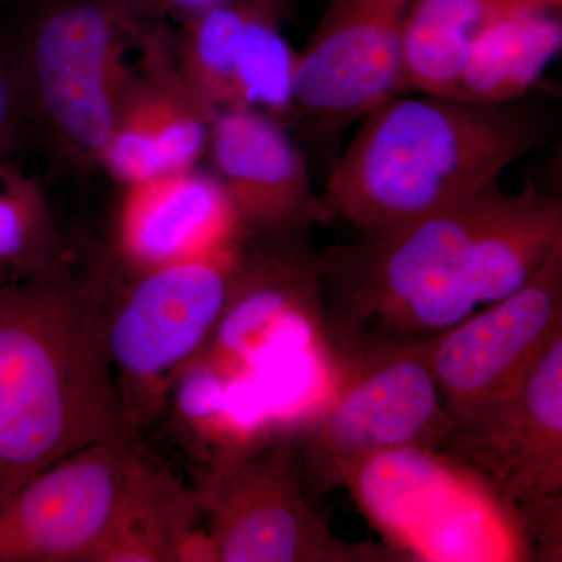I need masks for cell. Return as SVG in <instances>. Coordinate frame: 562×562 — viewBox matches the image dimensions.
<instances>
[{
  "instance_id": "1",
  "label": "cell",
  "mask_w": 562,
  "mask_h": 562,
  "mask_svg": "<svg viewBox=\"0 0 562 562\" xmlns=\"http://www.w3.org/2000/svg\"><path fill=\"white\" fill-rule=\"evenodd\" d=\"M109 324L94 277L0 286V502L70 454L132 438Z\"/></svg>"
},
{
  "instance_id": "2",
  "label": "cell",
  "mask_w": 562,
  "mask_h": 562,
  "mask_svg": "<svg viewBox=\"0 0 562 562\" xmlns=\"http://www.w3.org/2000/svg\"><path fill=\"white\" fill-rule=\"evenodd\" d=\"M501 181L413 220L319 250L317 335L338 357L431 341L501 301L486 236Z\"/></svg>"
},
{
  "instance_id": "3",
  "label": "cell",
  "mask_w": 562,
  "mask_h": 562,
  "mask_svg": "<svg viewBox=\"0 0 562 562\" xmlns=\"http://www.w3.org/2000/svg\"><path fill=\"white\" fill-rule=\"evenodd\" d=\"M549 135V114L531 95L479 103L402 92L358 122L328 166L322 199L358 231L397 224L501 181Z\"/></svg>"
},
{
  "instance_id": "4",
  "label": "cell",
  "mask_w": 562,
  "mask_h": 562,
  "mask_svg": "<svg viewBox=\"0 0 562 562\" xmlns=\"http://www.w3.org/2000/svg\"><path fill=\"white\" fill-rule=\"evenodd\" d=\"M165 16L155 0H43L11 52L31 117L81 161L99 165L138 46Z\"/></svg>"
},
{
  "instance_id": "5",
  "label": "cell",
  "mask_w": 562,
  "mask_h": 562,
  "mask_svg": "<svg viewBox=\"0 0 562 562\" xmlns=\"http://www.w3.org/2000/svg\"><path fill=\"white\" fill-rule=\"evenodd\" d=\"M431 341L339 358L335 395L295 435L314 490L339 486L351 469L391 450H449L457 427L432 375Z\"/></svg>"
},
{
  "instance_id": "6",
  "label": "cell",
  "mask_w": 562,
  "mask_h": 562,
  "mask_svg": "<svg viewBox=\"0 0 562 562\" xmlns=\"http://www.w3.org/2000/svg\"><path fill=\"white\" fill-rule=\"evenodd\" d=\"M560 331L562 246L522 288L432 339L431 371L454 438L482 431L519 395Z\"/></svg>"
},
{
  "instance_id": "7",
  "label": "cell",
  "mask_w": 562,
  "mask_h": 562,
  "mask_svg": "<svg viewBox=\"0 0 562 562\" xmlns=\"http://www.w3.org/2000/svg\"><path fill=\"white\" fill-rule=\"evenodd\" d=\"M409 0H330L297 50L290 128L331 162L344 133L398 94Z\"/></svg>"
},
{
  "instance_id": "8",
  "label": "cell",
  "mask_w": 562,
  "mask_h": 562,
  "mask_svg": "<svg viewBox=\"0 0 562 562\" xmlns=\"http://www.w3.org/2000/svg\"><path fill=\"white\" fill-rule=\"evenodd\" d=\"M297 436L222 457L199 492L211 561L322 562L364 557L306 501Z\"/></svg>"
},
{
  "instance_id": "9",
  "label": "cell",
  "mask_w": 562,
  "mask_h": 562,
  "mask_svg": "<svg viewBox=\"0 0 562 562\" xmlns=\"http://www.w3.org/2000/svg\"><path fill=\"white\" fill-rule=\"evenodd\" d=\"M131 439L70 454L0 502V562H98L131 502Z\"/></svg>"
},
{
  "instance_id": "10",
  "label": "cell",
  "mask_w": 562,
  "mask_h": 562,
  "mask_svg": "<svg viewBox=\"0 0 562 562\" xmlns=\"http://www.w3.org/2000/svg\"><path fill=\"white\" fill-rule=\"evenodd\" d=\"M243 239L192 260L140 272L109 324L122 409L201 349L231 303Z\"/></svg>"
},
{
  "instance_id": "11",
  "label": "cell",
  "mask_w": 562,
  "mask_h": 562,
  "mask_svg": "<svg viewBox=\"0 0 562 562\" xmlns=\"http://www.w3.org/2000/svg\"><path fill=\"white\" fill-rule=\"evenodd\" d=\"M284 20L228 3L181 22L177 68L211 113L260 111L288 128L297 50L284 36Z\"/></svg>"
},
{
  "instance_id": "12",
  "label": "cell",
  "mask_w": 562,
  "mask_h": 562,
  "mask_svg": "<svg viewBox=\"0 0 562 562\" xmlns=\"http://www.w3.org/2000/svg\"><path fill=\"white\" fill-rule=\"evenodd\" d=\"M206 157L231 198L243 239L335 222L290 131L268 114H214Z\"/></svg>"
},
{
  "instance_id": "13",
  "label": "cell",
  "mask_w": 562,
  "mask_h": 562,
  "mask_svg": "<svg viewBox=\"0 0 562 562\" xmlns=\"http://www.w3.org/2000/svg\"><path fill=\"white\" fill-rule=\"evenodd\" d=\"M140 54L99 161L122 187L199 168L214 116L181 76L161 29Z\"/></svg>"
},
{
  "instance_id": "14",
  "label": "cell",
  "mask_w": 562,
  "mask_h": 562,
  "mask_svg": "<svg viewBox=\"0 0 562 562\" xmlns=\"http://www.w3.org/2000/svg\"><path fill=\"white\" fill-rule=\"evenodd\" d=\"M447 453L482 472L516 516L562 501V331L519 395L482 431L454 438Z\"/></svg>"
},
{
  "instance_id": "15",
  "label": "cell",
  "mask_w": 562,
  "mask_h": 562,
  "mask_svg": "<svg viewBox=\"0 0 562 562\" xmlns=\"http://www.w3.org/2000/svg\"><path fill=\"white\" fill-rule=\"evenodd\" d=\"M239 239L235 209L213 171L199 166L124 187L117 243L139 272L192 260Z\"/></svg>"
},
{
  "instance_id": "16",
  "label": "cell",
  "mask_w": 562,
  "mask_h": 562,
  "mask_svg": "<svg viewBox=\"0 0 562 562\" xmlns=\"http://www.w3.org/2000/svg\"><path fill=\"white\" fill-rule=\"evenodd\" d=\"M562 7H530L484 29L462 63L453 98L506 103L530 98L562 50Z\"/></svg>"
},
{
  "instance_id": "17",
  "label": "cell",
  "mask_w": 562,
  "mask_h": 562,
  "mask_svg": "<svg viewBox=\"0 0 562 562\" xmlns=\"http://www.w3.org/2000/svg\"><path fill=\"white\" fill-rule=\"evenodd\" d=\"M562 0H409L402 54V92L453 95L476 36L495 21Z\"/></svg>"
},
{
  "instance_id": "18",
  "label": "cell",
  "mask_w": 562,
  "mask_h": 562,
  "mask_svg": "<svg viewBox=\"0 0 562 562\" xmlns=\"http://www.w3.org/2000/svg\"><path fill=\"white\" fill-rule=\"evenodd\" d=\"M201 508L198 494L144 457L131 502L98 562L183 560Z\"/></svg>"
},
{
  "instance_id": "19",
  "label": "cell",
  "mask_w": 562,
  "mask_h": 562,
  "mask_svg": "<svg viewBox=\"0 0 562 562\" xmlns=\"http://www.w3.org/2000/svg\"><path fill=\"white\" fill-rule=\"evenodd\" d=\"M54 221L38 180L0 161V286L50 271Z\"/></svg>"
},
{
  "instance_id": "20",
  "label": "cell",
  "mask_w": 562,
  "mask_h": 562,
  "mask_svg": "<svg viewBox=\"0 0 562 562\" xmlns=\"http://www.w3.org/2000/svg\"><path fill=\"white\" fill-rule=\"evenodd\" d=\"M31 111L10 50L0 49V161L13 160Z\"/></svg>"
},
{
  "instance_id": "21",
  "label": "cell",
  "mask_w": 562,
  "mask_h": 562,
  "mask_svg": "<svg viewBox=\"0 0 562 562\" xmlns=\"http://www.w3.org/2000/svg\"><path fill=\"white\" fill-rule=\"evenodd\" d=\"M155 2L165 16L169 14L179 22L191 20L203 11L228 5V3L261 7V9L276 11L283 18L290 16L292 11V0H155Z\"/></svg>"
}]
</instances>
